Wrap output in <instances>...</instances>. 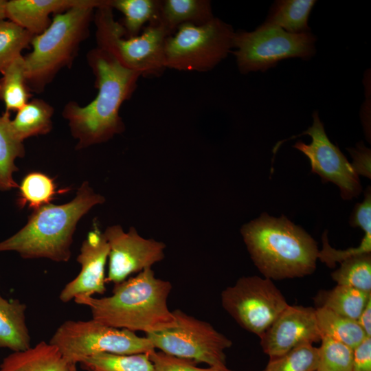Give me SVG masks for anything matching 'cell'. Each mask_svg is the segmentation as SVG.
Segmentation results:
<instances>
[{"instance_id":"obj_22","label":"cell","mask_w":371,"mask_h":371,"mask_svg":"<svg viewBox=\"0 0 371 371\" xmlns=\"http://www.w3.org/2000/svg\"><path fill=\"white\" fill-rule=\"evenodd\" d=\"M370 299L371 293L337 284L331 289L318 291L314 301L317 307L326 308L337 314L357 320Z\"/></svg>"},{"instance_id":"obj_37","label":"cell","mask_w":371,"mask_h":371,"mask_svg":"<svg viewBox=\"0 0 371 371\" xmlns=\"http://www.w3.org/2000/svg\"><path fill=\"white\" fill-rule=\"evenodd\" d=\"M357 322L367 337H371V299L357 319Z\"/></svg>"},{"instance_id":"obj_35","label":"cell","mask_w":371,"mask_h":371,"mask_svg":"<svg viewBox=\"0 0 371 371\" xmlns=\"http://www.w3.org/2000/svg\"><path fill=\"white\" fill-rule=\"evenodd\" d=\"M352 157V166L358 176L371 178V152L363 142H359L355 148H347Z\"/></svg>"},{"instance_id":"obj_2","label":"cell","mask_w":371,"mask_h":371,"mask_svg":"<svg viewBox=\"0 0 371 371\" xmlns=\"http://www.w3.org/2000/svg\"><path fill=\"white\" fill-rule=\"evenodd\" d=\"M114 285L109 296L74 300L89 308L93 319L111 327L147 335L176 326L168 306L172 284L157 278L152 268Z\"/></svg>"},{"instance_id":"obj_25","label":"cell","mask_w":371,"mask_h":371,"mask_svg":"<svg viewBox=\"0 0 371 371\" xmlns=\"http://www.w3.org/2000/svg\"><path fill=\"white\" fill-rule=\"evenodd\" d=\"M1 74L0 100L4 103L6 112L17 111L32 96L25 77L23 56L11 62Z\"/></svg>"},{"instance_id":"obj_32","label":"cell","mask_w":371,"mask_h":371,"mask_svg":"<svg viewBox=\"0 0 371 371\" xmlns=\"http://www.w3.org/2000/svg\"><path fill=\"white\" fill-rule=\"evenodd\" d=\"M353 349L329 337H323L318 348L316 371H352Z\"/></svg>"},{"instance_id":"obj_38","label":"cell","mask_w":371,"mask_h":371,"mask_svg":"<svg viewBox=\"0 0 371 371\" xmlns=\"http://www.w3.org/2000/svg\"><path fill=\"white\" fill-rule=\"evenodd\" d=\"M7 1L0 0V21L6 19V8Z\"/></svg>"},{"instance_id":"obj_27","label":"cell","mask_w":371,"mask_h":371,"mask_svg":"<svg viewBox=\"0 0 371 371\" xmlns=\"http://www.w3.org/2000/svg\"><path fill=\"white\" fill-rule=\"evenodd\" d=\"M80 363L85 371H155L148 353H101L87 357Z\"/></svg>"},{"instance_id":"obj_24","label":"cell","mask_w":371,"mask_h":371,"mask_svg":"<svg viewBox=\"0 0 371 371\" xmlns=\"http://www.w3.org/2000/svg\"><path fill=\"white\" fill-rule=\"evenodd\" d=\"M315 315L322 337H329L352 349L367 337L357 320L324 307L315 308Z\"/></svg>"},{"instance_id":"obj_30","label":"cell","mask_w":371,"mask_h":371,"mask_svg":"<svg viewBox=\"0 0 371 371\" xmlns=\"http://www.w3.org/2000/svg\"><path fill=\"white\" fill-rule=\"evenodd\" d=\"M34 36L8 19L0 21V73L22 55V51L31 45Z\"/></svg>"},{"instance_id":"obj_7","label":"cell","mask_w":371,"mask_h":371,"mask_svg":"<svg viewBox=\"0 0 371 371\" xmlns=\"http://www.w3.org/2000/svg\"><path fill=\"white\" fill-rule=\"evenodd\" d=\"M232 26L214 17L202 25L185 23L166 38V69L208 71L224 60L234 48Z\"/></svg>"},{"instance_id":"obj_17","label":"cell","mask_w":371,"mask_h":371,"mask_svg":"<svg viewBox=\"0 0 371 371\" xmlns=\"http://www.w3.org/2000/svg\"><path fill=\"white\" fill-rule=\"evenodd\" d=\"M71 366L54 346L43 341L6 356L0 371H69Z\"/></svg>"},{"instance_id":"obj_1","label":"cell","mask_w":371,"mask_h":371,"mask_svg":"<svg viewBox=\"0 0 371 371\" xmlns=\"http://www.w3.org/2000/svg\"><path fill=\"white\" fill-rule=\"evenodd\" d=\"M87 60L98 93L85 106L69 101L62 111L72 136L78 140L77 149L107 142L124 131L120 109L132 96L141 77L97 46L88 52Z\"/></svg>"},{"instance_id":"obj_21","label":"cell","mask_w":371,"mask_h":371,"mask_svg":"<svg viewBox=\"0 0 371 371\" xmlns=\"http://www.w3.org/2000/svg\"><path fill=\"white\" fill-rule=\"evenodd\" d=\"M10 122L9 112L0 115V191L19 188L13 177L19 170L15 161L25 153L23 142L15 135Z\"/></svg>"},{"instance_id":"obj_18","label":"cell","mask_w":371,"mask_h":371,"mask_svg":"<svg viewBox=\"0 0 371 371\" xmlns=\"http://www.w3.org/2000/svg\"><path fill=\"white\" fill-rule=\"evenodd\" d=\"M26 310L24 303L8 300L0 293V348L18 352L31 347Z\"/></svg>"},{"instance_id":"obj_11","label":"cell","mask_w":371,"mask_h":371,"mask_svg":"<svg viewBox=\"0 0 371 371\" xmlns=\"http://www.w3.org/2000/svg\"><path fill=\"white\" fill-rule=\"evenodd\" d=\"M221 305L245 330L260 337L289 305L273 281L243 276L221 294Z\"/></svg>"},{"instance_id":"obj_6","label":"cell","mask_w":371,"mask_h":371,"mask_svg":"<svg viewBox=\"0 0 371 371\" xmlns=\"http://www.w3.org/2000/svg\"><path fill=\"white\" fill-rule=\"evenodd\" d=\"M93 20L97 47L141 76L158 77L164 74L165 42L170 34L157 20L145 26L140 34L127 37L122 23L114 19L109 0L95 9Z\"/></svg>"},{"instance_id":"obj_19","label":"cell","mask_w":371,"mask_h":371,"mask_svg":"<svg viewBox=\"0 0 371 371\" xmlns=\"http://www.w3.org/2000/svg\"><path fill=\"white\" fill-rule=\"evenodd\" d=\"M214 17L208 0H161L157 21L171 35L183 24L202 25Z\"/></svg>"},{"instance_id":"obj_3","label":"cell","mask_w":371,"mask_h":371,"mask_svg":"<svg viewBox=\"0 0 371 371\" xmlns=\"http://www.w3.org/2000/svg\"><path fill=\"white\" fill-rule=\"evenodd\" d=\"M240 233L254 264L265 278H302L316 269V241L284 215L277 218L262 213L243 225Z\"/></svg>"},{"instance_id":"obj_29","label":"cell","mask_w":371,"mask_h":371,"mask_svg":"<svg viewBox=\"0 0 371 371\" xmlns=\"http://www.w3.org/2000/svg\"><path fill=\"white\" fill-rule=\"evenodd\" d=\"M339 264V267L331 273L337 284L371 293V254L353 256Z\"/></svg>"},{"instance_id":"obj_28","label":"cell","mask_w":371,"mask_h":371,"mask_svg":"<svg viewBox=\"0 0 371 371\" xmlns=\"http://www.w3.org/2000/svg\"><path fill=\"white\" fill-rule=\"evenodd\" d=\"M18 205H27L36 210L50 203L56 194V186L54 179L48 175L38 172L27 174L19 186Z\"/></svg>"},{"instance_id":"obj_8","label":"cell","mask_w":371,"mask_h":371,"mask_svg":"<svg viewBox=\"0 0 371 371\" xmlns=\"http://www.w3.org/2000/svg\"><path fill=\"white\" fill-rule=\"evenodd\" d=\"M49 343L70 365L101 353L133 355L155 350L146 337L126 329L111 327L93 319L67 320L61 324Z\"/></svg>"},{"instance_id":"obj_15","label":"cell","mask_w":371,"mask_h":371,"mask_svg":"<svg viewBox=\"0 0 371 371\" xmlns=\"http://www.w3.org/2000/svg\"><path fill=\"white\" fill-rule=\"evenodd\" d=\"M109 253L108 242L95 224L82 242L77 257L81 266L80 273L65 286L59 295L62 302H69L80 296L105 293V266Z\"/></svg>"},{"instance_id":"obj_10","label":"cell","mask_w":371,"mask_h":371,"mask_svg":"<svg viewBox=\"0 0 371 371\" xmlns=\"http://www.w3.org/2000/svg\"><path fill=\"white\" fill-rule=\"evenodd\" d=\"M172 312L176 326L146 335L154 348L211 367L226 366L225 351L232 346V341L207 322L180 309Z\"/></svg>"},{"instance_id":"obj_34","label":"cell","mask_w":371,"mask_h":371,"mask_svg":"<svg viewBox=\"0 0 371 371\" xmlns=\"http://www.w3.org/2000/svg\"><path fill=\"white\" fill-rule=\"evenodd\" d=\"M155 371H234L226 366L199 368L192 360L177 357L155 349L148 353Z\"/></svg>"},{"instance_id":"obj_13","label":"cell","mask_w":371,"mask_h":371,"mask_svg":"<svg viewBox=\"0 0 371 371\" xmlns=\"http://www.w3.org/2000/svg\"><path fill=\"white\" fill-rule=\"evenodd\" d=\"M103 234L109 246L106 282L119 284L165 258V243L142 237L133 227L126 232L121 225H114Z\"/></svg>"},{"instance_id":"obj_4","label":"cell","mask_w":371,"mask_h":371,"mask_svg":"<svg viewBox=\"0 0 371 371\" xmlns=\"http://www.w3.org/2000/svg\"><path fill=\"white\" fill-rule=\"evenodd\" d=\"M104 201L85 181L71 201L62 205L49 203L34 210L23 227L0 241V252L15 251L25 259L67 262L78 222Z\"/></svg>"},{"instance_id":"obj_33","label":"cell","mask_w":371,"mask_h":371,"mask_svg":"<svg viewBox=\"0 0 371 371\" xmlns=\"http://www.w3.org/2000/svg\"><path fill=\"white\" fill-rule=\"evenodd\" d=\"M363 232L364 236L357 247H350L346 250H338L330 245L327 237V231H325L322 237V249L319 250L318 259L328 267L333 268L335 267L336 262L340 263L353 256L371 254V229Z\"/></svg>"},{"instance_id":"obj_14","label":"cell","mask_w":371,"mask_h":371,"mask_svg":"<svg viewBox=\"0 0 371 371\" xmlns=\"http://www.w3.org/2000/svg\"><path fill=\"white\" fill-rule=\"evenodd\" d=\"M259 337L262 349L269 358L321 341L315 308L289 305Z\"/></svg>"},{"instance_id":"obj_5","label":"cell","mask_w":371,"mask_h":371,"mask_svg":"<svg viewBox=\"0 0 371 371\" xmlns=\"http://www.w3.org/2000/svg\"><path fill=\"white\" fill-rule=\"evenodd\" d=\"M104 2L80 0L56 14L49 26L33 37L32 52L23 56L25 77L32 92H43L62 69L71 66L80 44L89 36L94 10Z\"/></svg>"},{"instance_id":"obj_36","label":"cell","mask_w":371,"mask_h":371,"mask_svg":"<svg viewBox=\"0 0 371 371\" xmlns=\"http://www.w3.org/2000/svg\"><path fill=\"white\" fill-rule=\"evenodd\" d=\"M352 371H371V337L353 349Z\"/></svg>"},{"instance_id":"obj_40","label":"cell","mask_w":371,"mask_h":371,"mask_svg":"<svg viewBox=\"0 0 371 371\" xmlns=\"http://www.w3.org/2000/svg\"><path fill=\"white\" fill-rule=\"evenodd\" d=\"M262 371H265V370H263Z\"/></svg>"},{"instance_id":"obj_20","label":"cell","mask_w":371,"mask_h":371,"mask_svg":"<svg viewBox=\"0 0 371 371\" xmlns=\"http://www.w3.org/2000/svg\"><path fill=\"white\" fill-rule=\"evenodd\" d=\"M54 108L40 98L30 100L16 111L10 124L15 135L22 142L36 135H46L52 129Z\"/></svg>"},{"instance_id":"obj_16","label":"cell","mask_w":371,"mask_h":371,"mask_svg":"<svg viewBox=\"0 0 371 371\" xmlns=\"http://www.w3.org/2000/svg\"><path fill=\"white\" fill-rule=\"evenodd\" d=\"M80 0L7 1L6 19L32 35L43 32L50 25L52 14H60L77 5Z\"/></svg>"},{"instance_id":"obj_39","label":"cell","mask_w":371,"mask_h":371,"mask_svg":"<svg viewBox=\"0 0 371 371\" xmlns=\"http://www.w3.org/2000/svg\"><path fill=\"white\" fill-rule=\"evenodd\" d=\"M69 371H76V365H71Z\"/></svg>"},{"instance_id":"obj_26","label":"cell","mask_w":371,"mask_h":371,"mask_svg":"<svg viewBox=\"0 0 371 371\" xmlns=\"http://www.w3.org/2000/svg\"><path fill=\"white\" fill-rule=\"evenodd\" d=\"M109 5L124 14L126 36L139 34L144 25L157 20L161 0H109Z\"/></svg>"},{"instance_id":"obj_12","label":"cell","mask_w":371,"mask_h":371,"mask_svg":"<svg viewBox=\"0 0 371 371\" xmlns=\"http://www.w3.org/2000/svg\"><path fill=\"white\" fill-rule=\"evenodd\" d=\"M311 137L310 144L297 142L293 147L310 161L311 172L324 182H332L340 189L341 197L350 200L357 197L362 188L359 177L339 148L328 139L317 111L313 113V124L300 135Z\"/></svg>"},{"instance_id":"obj_9","label":"cell","mask_w":371,"mask_h":371,"mask_svg":"<svg viewBox=\"0 0 371 371\" xmlns=\"http://www.w3.org/2000/svg\"><path fill=\"white\" fill-rule=\"evenodd\" d=\"M315 42L311 32L291 34L278 26L262 23L251 32H235V50L232 52L239 71L247 74L265 71L284 59L308 60L315 54Z\"/></svg>"},{"instance_id":"obj_23","label":"cell","mask_w":371,"mask_h":371,"mask_svg":"<svg viewBox=\"0 0 371 371\" xmlns=\"http://www.w3.org/2000/svg\"><path fill=\"white\" fill-rule=\"evenodd\" d=\"M315 0H279L273 4L263 23L278 26L291 34L310 32L308 25Z\"/></svg>"},{"instance_id":"obj_31","label":"cell","mask_w":371,"mask_h":371,"mask_svg":"<svg viewBox=\"0 0 371 371\" xmlns=\"http://www.w3.org/2000/svg\"><path fill=\"white\" fill-rule=\"evenodd\" d=\"M318 348L303 345L277 357L269 358L265 371H316Z\"/></svg>"}]
</instances>
